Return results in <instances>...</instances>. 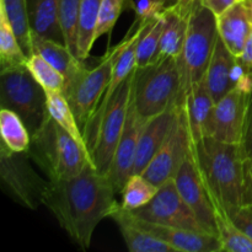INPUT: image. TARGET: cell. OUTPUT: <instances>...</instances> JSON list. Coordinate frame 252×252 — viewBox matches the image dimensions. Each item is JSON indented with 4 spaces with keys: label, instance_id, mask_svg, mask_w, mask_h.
<instances>
[{
    "label": "cell",
    "instance_id": "cell-1",
    "mask_svg": "<svg viewBox=\"0 0 252 252\" xmlns=\"http://www.w3.org/2000/svg\"><path fill=\"white\" fill-rule=\"evenodd\" d=\"M116 189L91 162L70 179L49 181L43 198L59 225L81 249L90 248L96 226L117 207Z\"/></svg>",
    "mask_w": 252,
    "mask_h": 252
},
{
    "label": "cell",
    "instance_id": "cell-2",
    "mask_svg": "<svg viewBox=\"0 0 252 252\" xmlns=\"http://www.w3.org/2000/svg\"><path fill=\"white\" fill-rule=\"evenodd\" d=\"M191 149L214 203L224 209L243 204L244 158L240 145L206 137L191 143Z\"/></svg>",
    "mask_w": 252,
    "mask_h": 252
},
{
    "label": "cell",
    "instance_id": "cell-3",
    "mask_svg": "<svg viewBox=\"0 0 252 252\" xmlns=\"http://www.w3.org/2000/svg\"><path fill=\"white\" fill-rule=\"evenodd\" d=\"M27 153L49 181L70 179L91 162L88 152L49 113L42 127L31 137Z\"/></svg>",
    "mask_w": 252,
    "mask_h": 252
},
{
    "label": "cell",
    "instance_id": "cell-4",
    "mask_svg": "<svg viewBox=\"0 0 252 252\" xmlns=\"http://www.w3.org/2000/svg\"><path fill=\"white\" fill-rule=\"evenodd\" d=\"M218 38L217 17L202 0H194L189 30L181 53L177 57L181 89L176 106L181 107L185 96L206 75Z\"/></svg>",
    "mask_w": 252,
    "mask_h": 252
},
{
    "label": "cell",
    "instance_id": "cell-5",
    "mask_svg": "<svg viewBox=\"0 0 252 252\" xmlns=\"http://www.w3.org/2000/svg\"><path fill=\"white\" fill-rule=\"evenodd\" d=\"M181 89L177 57L161 56L157 62L135 68L132 98L144 120L176 106Z\"/></svg>",
    "mask_w": 252,
    "mask_h": 252
},
{
    "label": "cell",
    "instance_id": "cell-6",
    "mask_svg": "<svg viewBox=\"0 0 252 252\" xmlns=\"http://www.w3.org/2000/svg\"><path fill=\"white\" fill-rule=\"evenodd\" d=\"M0 105L21 117L32 135L48 117L47 94L26 65L2 69L0 74Z\"/></svg>",
    "mask_w": 252,
    "mask_h": 252
},
{
    "label": "cell",
    "instance_id": "cell-7",
    "mask_svg": "<svg viewBox=\"0 0 252 252\" xmlns=\"http://www.w3.org/2000/svg\"><path fill=\"white\" fill-rule=\"evenodd\" d=\"M120 49V43L113 48H110L98 64L94 68L85 65L69 83L64 85L63 95L65 96L75 115L81 132L110 85L113 65Z\"/></svg>",
    "mask_w": 252,
    "mask_h": 252
},
{
    "label": "cell",
    "instance_id": "cell-8",
    "mask_svg": "<svg viewBox=\"0 0 252 252\" xmlns=\"http://www.w3.org/2000/svg\"><path fill=\"white\" fill-rule=\"evenodd\" d=\"M134 73L135 70L116 89L98 125L95 148L91 153V164L102 175H107L110 170L115 150L125 129L132 100Z\"/></svg>",
    "mask_w": 252,
    "mask_h": 252
},
{
    "label": "cell",
    "instance_id": "cell-9",
    "mask_svg": "<svg viewBox=\"0 0 252 252\" xmlns=\"http://www.w3.org/2000/svg\"><path fill=\"white\" fill-rule=\"evenodd\" d=\"M27 152L17 153L0 145V179L10 196L27 209L43 204L49 180L34 171Z\"/></svg>",
    "mask_w": 252,
    "mask_h": 252
},
{
    "label": "cell",
    "instance_id": "cell-10",
    "mask_svg": "<svg viewBox=\"0 0 252 252\" xmlns=\"http://www.w3.org/2000/svg\"><path fill=\"white\" fill-rule=\"evenodd\" d=\"M130 212L137 218L153 223L207 233L191 208L182 199L174 179L159 186L157 194L149 203Z\"/></svg>",
    "mask_w": 252,
    "mask_h": 252
},
{
    "label": "cell",
    "instance_id": "cell-11",
    "mask_svg": "<svg viewBox=\"0 0 252 252\" xmlns=\"http://www.w3.org/2000/svg\"><path fill=\"white\" fill-rule=\"evenodd\" d=\"M174 180L182 199L191 208L204 230L217 235L216 206L206 182L202 179L191 148Z\"/></svg>",
    "mask_w": 252,
    "mask_h": 252
},
{
    "label": "cell",
    "instance_id": "cell-12",
    "mask_svg": "<svg viewBox=\"0 0 252 252\" xmlns=\"http://www.w3.org/2000/svg\"><path fill=\"white\" fill-rule=\"evenodd\" d=\"M189 148L191 137L189 127L186 125L184 113L179 107V113L169 137L158 150L142 175L158 187L161 186L162 184L176 176L182 162L189 154Z\"/></svg>",
    "mask_w": 252,
    "mask_h": 252
},
{
    "label": "cell",
    "instance_id": "cell-13",
    "mask_svg": "<svg viewBox=\"0 0 252 252\" xmlns=\"http://www.w3.org/2000/svg\"><path fill=\"white\" fill-rule=\"evenodd\" d=\"M250 95L234 88L216 102L208 137L229 144H240Z\"/></svg>",
    "mask_w": 252,
    "mask_h": 252
},
{
    "label": "cell",
    "instance_id": "cell-14",
    "mask_svg": "<svg viewBox=\"0 0 252 252\" xmlns=\"http://www.w3.org/2000/svg\"><path fill=\"white\" fill-rule=\"evenodd\" d=\"M147 121L148 120H144L138 113L132 98L129 108H128L125 129L115 150L110 170L106 175L117 193H121L127 180L129 179L130 175H133L138 142H139L140 134L144 129Z\"/></svg>",
    "mask_w": 252,
    "mask_h": 252
},
{
    "label": "cell",
    "instance_id": "cell-15",
    "mask_svg": "<svg viewBox=\"0 0 252 252\" xmlns=\"http://www.w3.org/2000/svg\"><path fill=\"white\" fill-rule=\"evenodd\" d=\"M130 218L137 225L144 229L152 235L165 241L179 252H221V243L217 235L209 233L187 230L171 225L153 223L133 216L129 211Z\"/></svg>",
    "mask_w": 252,
    "mask_h": 252
},
{
    "label": "cell",
    "instance_id": "cell-16",
    "mask_svg": "<svg viewBox=\"0 0 252 252\" xmlns=\"http://www.w3.org/2000/svg\"><path fill=\"white\" fill-rule=\"evenodd\" d=\"M179 107L172 106L160 115L149 118L138 142L133 174H143L153 158L169 137L176 121Z\"/></svg>",
    "mask_w": 252,
    "mask_h": 252
},
{
    "label": "cell",
    "instance_id": "cell-17",
    "mask_svg": "<svg viewBox=\"0 0 252 252\" xmlns=\"http://www.w3.org/2000/svg\"><path fill=\"white\" fill-rule=\"evenodd\" d=\"M218 34L234 57H240L252 31V19L246 0H238L217 17Z\"/></svg>",
    "mask_w": 252,
    "mask_h": 252
},
{
    "label": "cell",
    "instance_id": "cell-18",
    "mask_svg": "<svg viewBox=\"0 0 252 252\" xmlns=\"http://www.w3.org/2000/svg\"><path fill=\"white\" fill-rule=\"evenodd\" d=\"M216 102L207 88L204 79L193 86L185 96L181 111L189 127L191 143L208 137L209 123Z\"/></svg>",
    "mask_w": 252,
    "mask_h": 252
},
{
    "label": "cell",
    "instance_id": "cell-19",
    "mask_svg": "<svg viewBox=\"0 0 252 252\" xmlns=\"http://www.w3.org/2000/svg\"><path fill=\"white\" fill-rule=\"evenodd\" d=\"M193 4L194 0H179L164 10V27L160 42L161 56L179 57L181 53Z\"/></svg>",
    "mask_w": 252,
    "mask_h": 252
},
{
    "label": "cell",
    "instance_id": "cell-20",
    "mask_svg": "<svg viewBox=\"0 0 252 252\" xmlns=\"http://www.w3.org/2000/svg\"><path fill=\"white\" fill-rule=\"evenodd\" d=\"M120 229L126 246L130 252H176L172 246L145 231L130 218L129 211L117 204L110 216Z\"/></svg>",
    "mask_w": 252,
    "mask_h": 252
},
{
    "label": "cell",
    "instance_id": "cell-21",
    "mask_svg": "<svg viewBox=\"0 0 252 252\" xmlns=\"http://www.w3.org/2000/svg\"><path fill=\"white\" fill-rule=\"evenodd\" d=\"M234 61L235 57L229 52L218 34L211 62L203 78L214 102H218L221 97H224L229 91L234 89L230 80V70Z\"/></svg>",
    "mask_w": 252,
    "mask_h": 252
},
{
    "label": "cell",
    "instance_id": "cell-22",
    "mask_svg": "<svg viewBox=\"0 0 252 252\" xmlns=\"http://www.w3.org/2000/svg\"><path fill=\"white\" fill-rule=\"evenodd\" d=\"M32 47H33V53L43 57L64 76L65 84L69 83L86 65L85 61L76 58L65 44L59 43L53 39L32 34Z\"/></svg>",
    "mask_w": 252,
    "mask_h": 252
},
{
    "label": "cell",
    "instance_id": "cell-23",
    "mask_svg": "<svg viewBox=\"0 0 252 252\" xmlns=\"http://www.w3.org/2000/svg\"><path fill=\"white\" fill-rule=\"evenodd\" d=\"M32 34L64 43L59 24V0H27Z\"/></svg>",
    "mask_w": 252,
    "mask_h": 252
},
{
    "label": "cell",
    "instance_id": "cell-24",
    "mask_svg": "<svg viewBox=\"0 0 252 252\" xmlns=\"http://www.w3.org/2000/svg\"><path fill=\"white\" fill-rule=\"evenodd\" d=\"M0 10L4 12L10 26L14 30L24 53L27 58L31 57L33 54V47L27 0H0Z\"/></svg>",
    "mask_w": 252,
    "mask_h": 252
},
{
    "label": "cell",
    "instance_id": "cell-25",
    "mask_svg": "<svg viewBox=\"0 0 252 252\" xmlns=\"http://www.w3.org/2000/svg\"><path fill=\"white\" fill-rule=\"evenodd\" d=\"M102 0H81L78 21L79 59L86 61L95 43V32Z\"/></svg>",
    "mask_w": 252,
    "mask_h": 252
},
{
    "label": "cell",
    "instance_id": "cell-26",
    "mask_svg": "<svg viewBox=\"0 0 252 252\" xmlns=\"http://www.w3.org/2000/svg\"><path fill=\"white\" fill-rule=\"evenodd\" d=\"M1 143L11 152H27L31 143V134L26 125L16 112L7 108L0 111Z\"/></svg>",
    "mask_w": 252,
    "mask_h": 252
},
{
    "label": "cell",
    "instance_id": "cell-27",
    "mask_svg": "<svg viewBox=\"0 0 252 252\" xmlns=\"http://www.w3.org/2000/svg\"><path fill=\"white\" fill-rule=\"evenodd\" d=\"M47 94V110H48L49 116L63 128L64 130L69 133L84 149L88 152L86 148L85 139H84L83 132L76 121L75 115L73 110L69 106V102L66 101L65 96L62 93H56V91H46ZM90 157V154H89Z\"/></svg>",
    "mask_w": 252,
    "mask_h": 252
},
{
    "label": "cell",
    "instance_id": "cell-28",
    "mask_svg": "<svg viewBox=\"0 0 252 252\" xmlns=\"http://www.w3.org/2000/svg\"><path fill=\"white\" fill-rule=\"evenodd\" d=\"M216 206L217 235L221 243V251L252 252V240L233 223L225 209L219 204Z\"/></svg>",
    "mask_w": 252,
    "mask_h": 252
},
{
    "label": "cell",
    "instance_id": "cell-29",
    "mask_svg": "<svg viewBox=\"0 0 252 252\" xmlns=\"http://www.w3.org/2000/svg\"><path fill=\"white\" fill-rule=\"evenodd\" d=\"M164 19L161 16L153 20L145 26L137 46V66L143 68L154 63L161 57L160 42H161Z\"/></svg>",
    "mask_w": 252,
    "mask_h": 252
},
{
    "label": "cell",
    "instance_id": "cell-30",
    "mask_svg": "<svg viewBox=\"0 0 252 252\" xmlns=\"http://www.w3.org/2000/svg\"><path fill=\"white\" fill-rule=\"evenodd\" d=\"M159 187L140 174L130 175L123 186L121 206L128 211H134L149 203L157 194Z\"/></svg>",
    "mask_w": 252,
    "mask_h": 252
},
{
    "label": "cell",
    "instance_id": "cell-31",
    "mask_svg": "<svg viewBox=\"0 0 252 252\" xmlns=\"http://www.w3.org/2000/svg\"><path fill=\"white\" fill-rule=\"evenodd\" d=\"M27 57L20 46L14 30L0 10V65L2 69L26 65Z\"/></svg>",
    "mask_w": 252,
    "mask_h": 252
},
{
    "label": "cell",
    "instance_id": "cell-32",
    "mask_svg": "<svg viewBox=\"0 0 252 252\" xmlns=\"http://www.w3.org/2000/svg\"><path fill=\"white\" fill-rule=\"evenodd\" d=\"M80 6L81 0H59L58 16L64 43L78 59V21Z\"/></svg>",
    "mask_w": 252,
    "mask_h": 252
},
{
    "label": "cell",
    "instance_id": "cell-33",
    "mask_svg": "<svg viewBox=\"0 0 252 252\" xmlns=\"http://www.w3.org/2000/svg\"><path fill=\"white\" fill-rule=\"evenodd\" d=\"M26 66L31 71L33 78L41 84V86L44 90L63 94L65 79L43 57H41L37 53H33L31 57L27 58Z\"/></svg>",
    "mask_w": 252,
    "mask_h": 252
},
{
    "label": "cell",
    "instance_id": "cell-34",
    "mask_svg": "<svg viewBox=\"0 0 252 252\" xmlns=\"http://www.w3.org/2000/svg\"><path fill=\"white\" fill-rule=\"evenodd\" d=\"M127 4H130V0H102L95 32L96 39L106 33L111 34L115 24Z\"/></svg>",
    "mask_w": 252,
    "mask_h": 252
},
{
    "label": "cell",
    "instance_id": "cell-35",
    "mask_svg": "<svg viewBox=\"0 0 252 252\" xmlns=\"http://www.w3.org/2000/svg\"><path fill=\"white\" fill-rule=\"evenodd\" d=\"M130 7L134 10L135 20L139 22L158 19L166 9L160 0H138L135 2H130Z\"/></svg>",
    "mask_w": 252,
    "mask_h": 252
},
{
    "label": "cell",
    "instance_id": "cell-36",
    "mask_svg": "<svg viewBox=\"0 0 252 252\" xmlns=\"http://www.w3.org/2000/svg\"><path fill=\"white\" fill-rule=\"evenodd\" d=\"M233 223L252 240V208L246 204L230 207L225 209Z\"/></svg>",
    "mask_w": 252,
    "mask_h": 252
},
{
    "label": "cell",
    "instance_id": "cell-37",
    "mask_svg": "<svg viewBox=\"0 0 252 252\" xmlns=\"http://www.w3.org/2000/svg\"><path fill=\"white\" fill-rule=\"evenodd\" d=\"M239 145H240L241 154H243L244 159H248V158L252 159V93L250 98H249L245 122H244L243 137H241V142Z\"/></svg>",
    "mask_w": 252,
    "mask_h": 252
},
{
    "label": "cell",
    "instance_id": "cell-38",
    "mask_svg": "<svg viewBox=\"0 0 252 252\" xmlns=\"http://www.w3.org/2000/svg\"><path fill=\"white\" fill-rule=\"evenodd\" d=\"M243 204L252 208V159H244Z\"/></svg>",
    "mask_w": 252,
    "mask_h": 252
},
{
    "label": "cell",
    "instance_id": "cell-39",
    "mask_svg": "<svg viewBox=\"0 0 252 252\" xmlns=\"http://www.w3.org/2000/svg\"><path fill=\"white\" fill-rule=\"evenodd\" d=\"M203 4L216 15V17H218L219 15L223 14L224 11L229 9L230 6H233L238 0H202Z\"/></svg>",
    "mask_w": 252,
    "mask_h": 252
},
{
    "label": "cell",
    "instance_id": "cell-40",
    "mask_svg": "<svg viewBox=\"0 0 252 252\" xmlns=\"http://www.w3.org/2000/svg\"><path fill=\"white\" fill-rule=\"evenodd\" d=\"M239 58L243 61V63L245 64L249 69H251L252 70V31L250 33V37H249L248 42H246L245 48H244L243 53H241V56L239 57Z\"/></svg>",
    "mask_w": 252,
    "mask_h": 252
},
{
    "label": "cell",
    "instance_id": "cell-41",
    "mask_svg": "<svg viewBox=\"0 0 252 252\" xmlns=\"http://www.w3.org/2000/svg\"><path fill=\"white\" fill-rule=\"evenodd\" d=\"M160 1L162 2V4L165 5V6H171V5H174V4H176L177 1H179V0H160Z\"/></svg>",
    "mask_w": 252,
    "mask_h": 252
},
{
    "label": "cell",
    "instance_id": "cell-42",
    "mask_svg": "<svg viewBox=\"0 0 252 252\" xmlns=\"http://www.w3.org/2000/svg\"><path fill=\"white\" fill-rule=\"evenodd\" d=\"M246 2H248V6H249V10H250L251 19H252V0H246Z\"/></svg>",
    "mask_w": 252,
    "mask_h": 252
}]
</instances>
